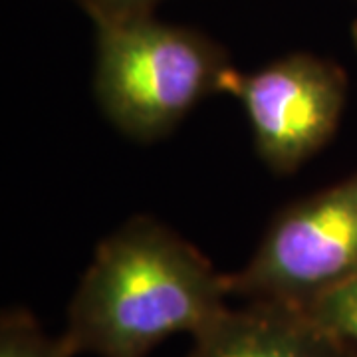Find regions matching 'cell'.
Returning a JSON list of instances; mask_svg holds the SVG:
<instances>
[{"instance_id": "6da1fadb", "label": "cell", "mask_w": 357, "mask_h": 357, "mask_svg": "<svg viewBox=\"0 0 357 357\" xmlns=\"http://www.w3.org/2000/svg\"><path fill=\"white\" fill-rule=\"evenodd\" d=\"M227 274L149 217L103 241L68 307L62 333L74 356L147 357L177 333H199L225 310Z\"/></svg>"}, {"instance_id": "7a4b0ae2", "label": "cell", "mask_w": 357, "mask_h": 357, "mask_svg": "<svg viewBox=\"0 0 357 357\" xmlns=\"http://www.w3.org/2000/svg\"><path fill=\"white\" fill-rule=\"evenodd\" d=\"M96 26L93 91L105 117L131 139L173 131L197 103L220 91L232 68L208 38L151 14Z\"/></svg>"}, {"instance_id": "3957f363", "label": "cell", "mask_w": 357, "mask_h": 357, "mask_svg": "<svg viewBox=\"0 0 357 357\" xmlns=\"http://www.w3.org/2000/svg\"><path fill=\"white\" fill-rule=\"evenodd\" d=\"M357 276V175L284 208L229 294L294 307Z\"/></svg>"}, {"instance_id": "277c9868", "label": "cell", "mask_w": 357, "mask_h": 357, "mask_svg": "<svg viewBox=\"0 0 357 357\" xmlns=\"http://www.w3.org/2000/svg\"><path fill=\"white\" fill-rule=\"evenodd\" d=\"M220 91L243 103L260 159L276 173H292L333 135L347 84L332 62L290 54L255 74L230 68Z\"/></svg>"}, {"instance_id": "5b68a950", "label": "cell", "mask_w": 357, "mask_h": 357, "mask_svg": "<svg viewBox=\"0 0 357 357\" xmlns=\"http://www.w3.org/2000/svg\"><path fill=\"white\" fill-rule=\"evenodd\" d=\"M185 357H344V347L302 307L248 302L238 310L227 307L195 333Z\"/></svg>"}, {"instance_id": "8992f818", "label": "cell", "mask_w": 357, "mask_h": 357, "mask_svg": "<svg viewBox=\"0 0 357 357\" xmlns=\"http://www.w3.org/2000/svg\"><path fill=\"white\" fill-rule=\"evenodd\" d=\"M0 357H74L64 337L44 332L28 310H6L0 319Z\"/></svg>"}, {"instance_id": "52a82bcc", "label": "cell", "mask_w": 357, "mask_h": 357, "mask_svg": "<svg viewBox=\"0 0 357 357\" xmlns=\"http://www.w3.org/2000/svg\"><path fill=\"white\" fill-rule=\"evenodd\" d=\"M304 312L344 349L357 347V276L318 296Z\"/></svg>"}, {"instance_id": "ba28073f", "label": "cell", "mask_w": 357, "mask_h": 357, "mask_svg": "<svg viewBox=\"0 0 357 357\" xmlns=\"http://www.w3.org/2000/svg\"><path fill=\"white\" fill-rule=\"evenodd\" d=\"M93 22L123 20L133 16L151 14V8L159 0H82Z\"/></svg>"}, {"instance_id": "9c48e42d", "label": "cell", "mask_w": 357, "mask_h": 357, "mask_svg": "<svg viewBox=\"0 0 357 357\" xmlns=\"http://www.w3.org/2000/svg\"><path fill=\"white\" fill-rule=\"evenodd\" d=\"M354 42H356V46H357V22L354 24Z\"/></svg>"}]
</instances>
